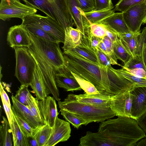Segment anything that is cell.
<instances>
[{
    "instance_id": "cell-1",
    "label": "cell",
    "mask_w": 146,
    "mask_h": 146,
    "mask_svg": "<svg viewBox=\"0 0 146 146\" xmlns=\"http://www.w3.org/2000/svg\"><path fill=\"white\" fill-rule=\"evenodd\" d=\"M65 67L92 84L100 92L111 96L130 90L132 84L111 66L92 62L72 50L63 52Z\"/></svg>"
},
{
    "instance_id": "cell-2",
    "label": "cell",
    "mask_w": 146,
    "mask_h": 146,
    "mask_svg": "<svg viewBox=\"0 0 146 146\" xmlns=\"http://www.w3.org/2000/svg\"><path fill=\"white\" fill-rule=\"evenodd\" d=\"M28 33L32 42L28 50L39 69L46 86L55 99L60 101L55 76L58 70L64 66L65 62L60 42L47 40Z\"/></svg>"
},
{
    "instance_id": "cell-3",
    "label": "cell",
    "mask_w": 146,
    "mask_h": 146,
    "mask_svg": "<svg viewBox=\"0 0 146 146\" xmlns=\"http://www.w3.org/2000/svg\"><path fill=\"white\" fill-rule=\"evenodd\" d=\"M98 131L111 137L115 146H136L139 141L146 137L137 121L126 117L118 116L101 122Z\"/></svg>"
},
{
    "instance_id": "cell-4",
    "label": "cell",
    "mask_w": 146,
    "mask_h": 146,
    "mask_svg": "<svg viewBox=\"0 0 146 146\" xmlns=\"http://www.w3.org/2000/svg\"><path fill=\"white\" fill-rule=\"evenodd\" d=\"M60 110H64L85 120L86 125L93 122H101L116 116L110 107L97 106L77 101L72 94L63 101H58Z\"/></svg>"
},
{
    "instance_id": "cell-5",
    "label": "cell",
    "mask_w": 146,
    "mask_h": 146,
    "mask_svg": "<svg viewBox=\"0 0 146 146\" xmlns=\"http://www.w3.org/2000/svg\"><path fill=\"white\" fill-rule=\"evenodd\" d=\"M57 21L65 29L74 24L67 0H22Z\"/></svg>"
},
{
    "instance_id": "cell-6",
    "label": "cell",
    "mask_w": 146,
    "mask_h": 146,
    "mask_svg": "<svg viewBox=\"0 0 146 146\" xmlns=\"http://www.w3.org/2000/svg\"><path fill=\"white\" fill-rule=\"evenodd\" d=\"M16 65L15 76L21 85L30 86L37 66L35 59L27 47L15 48Z\"/></svg>"
},
{
    "instance_id": "cell-7",
    "label": "cell",
    "mask_w": 146,
    "mask_h": 146,
    "mask_svg": "<svg viewBox=\"0 0 146 146\" xmlns=\"http://www.w3.org/2000/svg\"><path fill=\"white\" fill-rule=\"evenodd\" d=\"M22 24L39 28L53 35L60 42L64 43L65 29L57 21L50 17L34 14L25 17L22 20Z\"/></svg>"
},
{
    "instance_id": "cell-8",
    "label": "cell",
    "mask_w": 146,
    "mask_h": 146,
    "mask_svg": "<svg viewBox=\"0 0 146 146\" xmlns=\"http://www.w3.org/2000/svg\"><path fill=\"white\" fill-rule=\"evenodd\" d=\"M37 11L33 7L22 3L19 0H1L0 19L4 21L13 18L22 20L27 16L36 14Z\"/></svg>"
},
{
    "instance_id": "cell-9",
    "label": "cell",
    "mask_w": 146,
    "mask_h": 146,
    "mask_svg": "<svg viewBox=\"0 0 146 146\" xmlns=\"http://www.w3.org/2000/svg\"><path fill=\"white\" fill-rule=\"evenodd\" d=\"M122 13L123 19L131 32L140 33L141 26L146 14V0H143Z\"/></svg>"
},
{
    "instance_id": "cell-10",
    "label": "cell",
    "mask_w": 146,
    "mask_h": 146,
    "mask_svg": "<svg viewBox=\"0 0 146 146\" xmlns=\"http://www.w3.org/2000/svg\"><path fill=\"white\" fill-rule=\"evenodd\" d=\"M7 40L9 46L14 49L22 47L28 48L32 44L28 32L22 23L10 28Z\"/></svg>"
},
{
    "instance_id": "cell-11",
    "label": "cell",
    "mask_w": 146,
    "mask_h": 146,
    "mask_svg": "<svg viewBox=\"0 0 146 146\" xmlns=\"http://www.w3.org/2000/svg\"><path fill=\"white\" fill-rule=\"evenodd\" d=\"M36 104L39 114L45 124L53 127L59 114L55 99L48 96L42 100L37 99Z\"/></svg>"
},
{
    "instance_id": "cell-12",
    "label": "cell",
    "mask_w": 146,
    "mask_h": 146,
    "mask_svg": "<svg viewBox=\"0 0 146 146\" xmlns=\"http://www.w3.org/2000/svg\"><path fill=\"white\" fill-rule=\"evenodd\" d=\"M129 92L131 118L137 120L146 112V87H133Z\"/></svg>"
},
{
    "instance_id": "cell-13",
    "label": "cell",
    "mask_w": 146,
    "mask_h": 146,
    "mask_svg": "<svg viewBox=\"0 0 146 146\" xmlns=\"http://www.w3.org/2000/svg\"><path fill=\"white\" fill-rule=\"evenodd\" d=\"M131 107L129 90L111 96L110 108L116 116L131 117Z\"/></svg>"
},
{
    "instance_id": "cell-14",
    "label": "cell",
    "mask_w": 146,
    "mask_h": 146,
    "mask_svg": "<svg viewBox=\"0 0 146 146\" xmlns=\"http://www.w3.org/2000/svg\"><path fill=\"white\" fill-rule=\"evenodd\" d=\"M74 23L83 35L88 36L90 33L91 23L86 17L77 0H67Z\"/></svg>"
},
{
    "instance_id": "cell-15",
    "label": "cell",
    "mask_w": 146,
    "mask_h": 146,
    "mask_svg": "<svg viewBox=\"0 0 146 146\" xmlns=\"http://www.w3.org/2000/svg\"><path fill=\"white\" fill-rule=\"evenodd\" d=\"M71 131L70 123L58 117L45 146H54L59 142L67 141L71 136Z\"/></svg>"
},
{
    "instance_id": "cell-16",
    "label": "cell",
    "mask_w": 146,
    "mask_h": 146,
    "mask_svg": "<svg viewBox=\"0 0 146 146\" xmlns=\"http://www.w3.org/2000/svg\"><path fill=\"white\" fill-rule=\"evenodd\" d=\"M55 80L57 87L63 88L67 91L74 92L82 89L75 77L65 66L58 70Z\"/></svg>"
},
{
    "instance_id": "cell-17",
    "label": "cell",
    "mask_w": 146,
    "mask_h": 146,
    "mask_svg": "<svg viewBox=\"0 0 146 146\" xmlns=\"http://www.w3.org/2000/svg\"><path fill=\"white\" fill-rule=\"evenodd\" d=\"M76 100L80 102L93 106L104 107H110L111 96L109 94L101 93L96 94H73Z\"/></svg>"
},
{
    "instance_id": "cell-18",
    "label": "cell",
    "mask_w": 146,
    "mask_h": 146,
    "mask_svg": "<svg viewBox=\"0 0 146 146\" xmlns=\"http://www.w3.org/2000/svg\"><path fill=\"white\" fill-rule=\"evenodd\" d=\"M99 23L111 29L117 34L118 38L121 35L131 32L123 19L122 12L115 13Z\"/></svg>"
},
{
    "instance_id": "cell-19",
    "label": "cell",
    "mask_w": 146,
    "mask_h": 146,
    "mask_svg": "<svg viewBox=\"0 0 146 146\" xmlns=\"http://www.w3.org/2000/svg\"><path fill=\"white\" fill-rule=\"evenodd\" d=\"M30 86L35 94L36 98L38 100H44L51 94L45 85L39 69L37 66L34 72L33 79Z\"/></svg>"
},
{
    "instance_id": "cell-20",
    "label": "cell",
    "mask_w": 146,
    "mask_h": 146,
    "mask_svg": "<svg viewBox=\"0 0 146 146\" xmlns=\"http://www.w3.org/2000/svg\"><path fill=\"white\" fill-rule=\"evenodd\" d=\"M13 105L12 107L19 116L33 128L43 125L33 117L28 108L16 100L12 95L11 96Z\"/></svg>"
},
{
    "instance_id": "cell-21",
    "label": "cell",
    "mask_w": 146,
    "mask_h": 146,
    "mask_svg": "<svg viewBox=\"0 0 146 146\" xmlns=\"http://www.w3.org/2000/svg\"><path fill=\"white\" fill-rule=\"evenodd\" d=\"M83 35L78 29L71 27L65 29V36L64 45L62 48L64 52L71 50L80 44Z\"/></svg>"
},
{
    "instance_id": "cell-22",
    "label": "cell",
    "mask_w": 146,
    "mask_h": 146,
    "mask_svg": "<svg viewBox=\"0 0 146 146\" xmlns=\"http://www.w3.org/2000/svg\"><path fill=\"white\" fill-rule=\"evenodd\" d=\"M70 50L79 54L92 62L100 64L96 51L89 45L85 35H83L81 44Z\"/></svg>"
},
{
    "instance_id": "cell-23",
    "label": "cell",
    "mask_w": 146,
    "mask_h": 146,
    "mask_svg": "<svg viewBox=\"0 0 146 146\" xmlns=\"http://www.w3.org/2000/svg\"><path fill=\"white\" fill-rule=\"evenodd\" d=\"M12 122L10 126L11 130L14 146H29L27 137L22 130L13 113Z\"/></svg>"
},
{
    "instance_id": "cell-24",
    "label": "cell",
    "mask_w": 146,
    "mask_h": 146,
    "mask_svg": "<svg viewBox=\"0 0 146 146\" xmlns=\"http://www.w3.org/2000/svg\"><path fill=\"white\" fill-rule=\"evenodd\" d=\"M53 127L44 124L34 128L33 136L36 140L38 146H45L52 133Z\"/></svg>"
},
{
    "instance_id": "cell-25",
    "label": "cell",
    "mask_w": 146,
    "mask_h": 146,
    "mask_svg": "<svg viewBox=\"0 0 146 146\" xmlns=\"http://www.w3.org/2000/svg\"><path fill=\"white\" fill-rule=\"evenodd\" d=\"M3 119L0 127V146H12L13 137L9 123L4 116Z\"/></svg>"
},
{
    "instance_id": "cell-26",
    "label": "cell",
    "mask_w": 146,
    "mask_h": 146,
    "mask_svg": "<svg viewBox=\"0 0 146 146\" xmlns=\"http://www.w3.org/2000/svg\"><path fill=\"white\" fill-rule=\"evenodd\" d=\"M139 33L131 32L120 36V39L124 47L127 52L133 56L135 50L137 36Z\"/></svg>"
},
{
    "instance_id": "cell-27",
    "label": "cell",
    "mask_w": 146,
    "mask_h": 146,
    "mask_svg": "<svg viewBox=\"0 0 146 146\" xmlns=\"http://www.w3.org/2000/svg\"><path fill=\"white\" fill-rule=\"evenodd\" d=\"M114 9L94 11L84 13L85 15L91 24L99 23L102 21L113 14Z\"/></svg>"
},
{
    "instance_id": "cell-28",
    "label": "cell",
    "mask_w": 146,
    "mask_h": 146,
    "mask_svg": "<svg viewBox=\"0 0 146 146\" xmlns=\"http://www.w3.org/2000/svg\"><path fill=\"white\" fill-rule=\"evenodd\" d=\"M23 25L29 32L35 36L49 41L60 42L53 35L39 28L29 24Z\"/></svg>"
},
{
    "instance_id": "cell-29",
    "label": "cell",
    "mask_w": 146,
    "mask_h": 146,
    "mask_svg": "<svg viewBox=\"0 0 146 146\" xmlns=\"http://www.w3.org/2000/svg\"><path fill=\"white\" fill-rule=\"evenodd\" d=\"M113 43L116 58L122 61L124 64H126L131 56L127 51L119 38Z\"/></svg>"
},
{
    "instance_id": "cell-30",
    "label": "cell",
    "mask_w": 146,
    "mask_h": 146,
    "mask_svg": "<svg viewBox=\"0 0 146 146\" xmlns=\"http://www.w3.org/2000/svg\"><path fill=\"white\" fill-rule=\"evenodd\" d=\"M118 72L133 84V87H146V78L138 77L123 68L118 69Z\"/></svg>"
},
{
    "instance_id": "cell-31",
    "label": "cell",
    "mask_w": 146,
    "mask_h": 146,
    "mask_svg": "<svg viewBox=\"0 0 146 146\" xmlns=\"http://www.w3.org/2000/svg\"><path fill=\"white\" fill-rule=\"evenodd\" d=\"M61 114L66 120L71 124L74 127L78 129L82 125H86V122L82 119L78 117L67 110H60Z\"/></svg>"
},
{
    "instance_id": "cell-32",
    "label": "cell",
    "mask_w": 146,
    "mask_h": 146,
    "mask_svg": "<svg viewBox=\"0 0 146 146\" xmlns=\"http://www.w3.org/2000/svg\"><path fill=\"white\" fill-rule=\"evenodd\" d=\"M71 72L78 81L82 89L86 93L89 94H92L100 93L95 86L91 82L76 74Z\"/></svg>"
},
{
    "instance_id": "cell-33",
    "label": "cell",
    "mask_w": 146,
    "mask_h": 146,
    "mask_svg": "<svg viewBox=\"0 0 146 146\" xmlns=\"http://www.w3.org/2000/svg\"><path fill=\"white\" fill-rule=\"evenodd\" d=\"M122 68L125 70L143 69L146 71L142 57L138 56H131L128 61L122 66Z\"/></svg>"
},
{
    "instance_id": "cell-34",
    "label": "cell",
    "mask_w": 146,
    "mask_h": 146,
    "mask_svg": "<svg viewBox=\"0 0 146 146\" xmlns=\"http://www.w3.org/2000/svg\"><path fill=\"white\" fill-rule=\"evenodd\" d=\"M37 99L34 98L30 94L28 99V105L27 107L33 117L38 122L43 124H44V121L42 119L38 111L36 104Z\"/></svg>"
},
{
    "instance_id": "cell-35",
    "label": "cell",
    "mask_w": 146,
    "mask_h": 146,
    "mask_svg": "<svg viewBox=\"0 0 146 146\" xmlns=\"http://www.w3.org/2000/svg\"><path fill=\"white\" fill-rule=\"evenodd\" d=\"M29 86L21 85L14 96L16 100L27 106L28 105V99L31 94L28 89Z\"/></svg>"
},
{
    "instance_id": "cell-36",
    "label": "cell",
    "mask_w": 146,
    "mask_h": 146,
    "mask_svg": "<svg viewBox=\"0 0 146 146\" xmlns=\"http://www.w3.org/2000/svg\"><path fill=\"white\" fill-rule=\"evenodd\" d=\"M13 113L19 127L25 135L27 137L33 136L34 128H32L11 107Z\"/></svg>"
},
{
    "instance_id": "cell-37",
    "label": "cell",
    "mask_w": 146,
    "mask_h": 146,
    "mask_svg": "<svg viewBox=\"0 0 146 146\" xmlns=\"http://www.w3.org/2000/svg\"><path fill=\"white\" fill-rule=\"evenodd\" d=\"M146 44V27L142 29L138 35L135 50L133 56L142 57L143 48Z\"/></svg>"
},
{
    "instance_id": "cell-38",
    "label": "cell",
    "mask_w": 146,
    "mask_h": 146,
    "mask_svg": "<svg viewBox=\"0 0 146 146\" xmlns=\"http://www.w3.org/2000/svg\"><path fill=\"white\" fill-rule=\"evenodd\" d=\"M143 0H119L115 6V11L123 12Z\"/></svg>"
},
{
    "instance_id": "cell-39",
    "label": "cell",
    "mask_w": 146,
    "mask_h": 146,
    "mask_svg": "<svg viewBox=\"0 0 146 146\" xmlns=\"http://www.w3.org/2000/svg\"><path fill=\"white\" fill-rule=\"evenodd\" d=\"M90 32L93 35L102 39L107 36L106 28L101 23H91Z\"/></svg>"
},
{
    "instance_id": "cell-40",
    "label": "cell",
    "mask_w": 146,
    "mask_h": 146,
    "mask_svg": "<svg viewBox=\"0 0 146 146\" xmlns=\"http://www.w3.org/2000/svg\"><path fill=\"white\" fill-rule=\"evenodd\" d=\"M102 40L111 57V64L113 65H116L122 67V66L117 62V59L116 58L114 54L113 43L111 39L106 36L102 39Z\"/></svg>"
},
{
    "instance_id": "cell-41",
    "label": "cell",
    "mask_w": 146,
    "mask_h": 146,
    "mask_svg": "<svg viewBox=\"0 0 146 146\" xmlns=\"http://www.w3.org/2000/svg\"><path fill=\"white\" fill-rule=\"evenodd\" d=\"M78 3L84 13L95 10V0H77Z\"/></svg>"
},
{
    "instance_id": "cell-42",
    "label": "cell",
    "mask_w": 146,
    "mask_h": 146,
    "mask_svg": "<svg viewBox=\"0 0 146 146\" xmlns=\"http://www.w3.org/2000/svg\"><path fill=\"white\" fill-rule=\"evenodd\" d=\"M94 11L113 9L114 7L111 0H95Z\"/></svg>"
},
{
    "instance_id": "cell-43",
    "label": "cell",
    "mask_w": 146,
    "mask_h": 146,
    "mask_svg": "<svg viewBox=\"0 0 146 146\" xmlns=\"http://www.w3.org/2000/svg\"><path fill=\"white\" fill-rule=\"evenodd\" d=\"M86 38L89 45L96 51L98 46L102 39L93 35L90 32L88 36H86Z\"/></svg>"
},
{
    "instance_id": "cell-44",
    "label": "cell",
    "mask_w": 146,
    "mask_h": 146,
    "mask_svg": "<svg viewBox=\"0 0 146 146\" xmlns=\"http://www.w3.org/2000/svg\"><path fill=\"white\" fill-rule=\"evenodd\" d=\"M96 52L100 61V64L110 67L111 66V63L109 58L103 53L98 49Z\"/></svg>"
},
{
    "instance_id": "cell-45",
    "label": "cell",
    "mask_w": 146,
    "mask_h": 146,
    "mask_svg": "<svg viewBox=\"0 0 146 146\" xmlns=\"http://www.w3.org/2000/svg\"><path fill=\"white\" fill-rule=\"evenodd\" d=\"M1 101L7 120L10 124L12 123L13 119V113L11 107L9 106L3 100L1 99Z\"/></svg>"
},
{
    "instance_id": "cell-46",
    "label": "cell",
    "mask_w": 146,
    "mask_h": 146,
    "mask_svg": "<svg viewBox=\"0 0 146 146\" xmlns=\"http://www.w3.org/2000/svg\"><path fill=\"white\" fill-rule=\"evenodd\" d=\"M104 25L106 30L107 36L111 39L113 43L116 41L119 38L117 34L109 27Z\"/></svg>"
},
{
    "instance_id": "cell-47",
    "label": "cell",
    "mask_w": 146,
    "mask_h": 146,
    "mask_svg": "<svg viewBox=\"0 0 146 146\" xmlns=\"http://www.w3.org/2000/svg\"><path fill=\"white\" fill-rule=\"evenodd\" d=\"M136 76L146 78V71L143 69L125 70Z\"/></svg>"
},
{
    "instance_id": "cell-48",
    "label": "cell",
    "mask_w": 146,
    "mask_h": 146,
    "mask_svg": "<svg viewBox=\"0 0 146 146\" xmlns=\"http://www.w3.org/2000/svg\"><path fill=\"white\" fill-rule=\"evenodd\" d=\"M0 93L1 99L3 100L9 106L11 107L10 100L7 94L4 90L1 82L0 83Z\"/></svg>"
},
{
    "instance_id": "cell-49",
    "label": "cell",
    "mask_w": 146,
    "mask_h": 146,
    "mask_svg": "<svg viewBox=\"0 0 146 146\" xmlns=\"http://www.w3.org/2000/svg\"><path fill=\"white\" fill-rule=\"evenodd\" d=\"M137 121L139 125L146 133V112Z\"/></svg>"
},
{
    "instance_id": "cell-50",
    "label": "cell",
    "mask_w": 146,
    "mask_h": 146,
    "mask_svg": "<svg viewBox=\"0 0 146 146\" xmlns=\"http://www.w3.org/2000/svg\"><path fill=\"white\" fill-rule=\"evenodd\" d=\"M29 146H38L37 142L33 136L27 137Z\"/></svg>"
},
{
    "instance_id": "cell-51",
    "label": "cell",
    "mask_w": 146,
    "mask_h": 146,
    "mask_svg": "<svg viewBox=\"0 0 146 146\" xmlns=\"http://www.w3.org/2000/svg\"><path fill=\"white\" fill-rule=\"evenodd\" d=\"M142 56L143 63L146 70V44L143 48Z\"/></svg>"
},
{
    "instance_id": "cell-52",
    "label": "cell",
    "mask_w": 146,
    "mask_h": 146,
    "mask_svg": "<svg viewBox=\"0 0 146 146\" xmlns=\"http://www.w3.org/2000/svg\"><path fill=\"white\" fill-rule=\"evenodd\" d=\"M146 146V139H142L139 142H137L136 146Z\"/></svg>"
},
{
    "instance_id": "cell-53",
    "label": "cell",
    "mask_w": 146,
    "mask_h": 146,
    "mask_svg": "<svg viewBox=\"0 0 146 146\" xmlns=\"http://www.w3.org/2000/svg\"><path fill=\"white\" fill-rule=\"evenodd\" d=\"M143 24H146V15L145 16V18H144V19L143 20Z\"/></svg>"
}]
</instances>
